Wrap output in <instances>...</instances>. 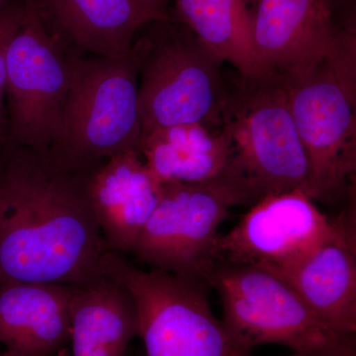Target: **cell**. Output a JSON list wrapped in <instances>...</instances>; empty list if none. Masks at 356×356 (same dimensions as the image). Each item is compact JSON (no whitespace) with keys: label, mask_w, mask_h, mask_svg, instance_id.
Instances as JSON below:
<instances>
[{"label":"cell","mask_w":356,"mask_h":356,"mask_svg":"<svg viewBox=\"0 0 356 356\" xmlns=\"http://www.w3.org/2000/svg\"><path fill=\"white\" fill-rule=\"evenodd\" d=\"M47 33L69 57H130L136 35L161 21L133 0H34Z\"/></svg>","instance_id":"obj_13"},{"label":"cell","mask_w":356,"mask_h":356,"mask_svg":"<svg viewBox=\"0 0 356 356\" xmlns=\"http://www.w3.org/2000/svg\"><path fill=\"white\" fill-rule=\"evenodd\" d=\"M344 0H259L254 44L261 72L287 74L325 60L341 35L355 26Z\"/></svg>","instance_id":"obj_11"},{"label":"cell","mask_w":356,"mask_h":356,"mask_svg":"<svg viewBox=\"0 0 356 356\" xmlns=\"http://www.w3.org/2000/svg\"><path fill=\"white\" fill-rule=\"evenodd\" d=\"M1 1H2V0H0V2H1Z\"/></svg>","instance_id":"obj_24"},{"label":"cell","mask_w":356,"mask_h":356,"mask_svg":"<svg viewBox=\"0 0 356 356\" xmlns=\"http://www.w3.org/2000/svg\"><path fill=\"white\" fill-rule=\"evenodd\" d=\"M145 10L153 13L161 21H172L173 18L170 15L168 3L170 0H133Z\"/></svg>","instance_id":"obj_21"},{"label":"cell","mask_w":356,"mask_h":356,"mask_svg":"<svg viewBox=\"0 0 356 356\" xmlns=\"http://www.w3.org/2000/svg\"><path fill=\"white\" fill-rule=\"evenodd\" d=\"M102 269L132 295L147 356H252L213 313L205 283L140 269L114 252Z\"/></svg>","instance_id":"obj_6"},{"label":"cell","mask_w":356,"mask_h":356,"mask_svg":"<svg viewBox=\"0 0 356 356\" xmlns=\"http://www.w3.org/2000/svg\"><path fill=\"white\" fill-rule=\"evenodd\" d=\"M304 356H356V334H339L311 353Z\"/></svg>","instance_id":"obj_20"},{"label":"cell","mask_w":356,"mask_h":356,"mask_svg":"<svg viewBox=\"0 0 356 356\" xmlns=\"http://www.w3.org/2000/svg\"><path fill=\"white\" fill-rule=\"evenodd\" d=\"M84 184L109 252H131L156 209L161 187L139 152H126L88 168Z\"/></svg>","instance_id":"obj_14"},{"label":"cell","mask_w":356,"mask_h":356,"mask_svg":"<svg viewBox=\"0 0 356 356\" xmlns=\"http://www.w3.org/2000/svg\"><path fill=\"white\" fill-rule=\"evenodd\" d=\"M170 15L189 28L210 50L238 74H259L254 44L259 0H175Z\"/></svg>","instance_id":"obj_18"},{"label":"cell","mask_w":356,"mask_h":356,"mask_svg":"<svg viewBox=\"0 0 356 356\" xmlns=\"http://www.w3.org/2000/svg\"><path fill=\"white\" fill-rule=\"evenodd\" d=\"M3 142H6V136L2 135V134L0 133V144Z\"/></svg>","instance_id":"obj_22"},{"label":"cell","mask_w":356,"mask_h":356,"mask_svg":"<svg viewBox=\"0 0 356 356\" xmlns=\"http://www.w3.org/2000/svg\"><path fill=\"white\" fill-rule=\"evenodd\" d=\"M70 88L60 136L44 154L67 172L138 151L142 123L135 60L70 57Z\"/></svg>","instance_id":"obj_5"},{"label":"cell","mask_w":356,"mask_h":356,"mask_svg":"<svg viewBox=\"0 0 356 356\" xmlns=\"http://www.w3.org/2000/svg\"><path fill=\"white\" fill-rule=\"evenodd\" d=\"M84 177L30 147L0 144V282L81 286L102 275L109 250Z\"/></svg>","instance_id":"obj_1"},{"label":"cell","mask_w":356,"mask_h":356,"mask_svg":"<svg viewBox=\"0 0 356 356\" xmlns=\"http://www.w3.org/2000/svg\"><path fill=\"white\" fill-rule=\"evenodd\" d=\"M143 28L132 46L142 135L192 123L220 130L227 96L224 62L177 21H153Z\"/></svg>","instance_id":"obj_4"},{"label":"cell","mask_w":356,"mask_h":356,"mask_svg":"<svg viewBox=\"0 0 356 356\" xmlns=\"http://www.w3.org/2000/svg\"><path fill=\"white\" fill-rule=\"evenodd\" d=\"M74 286L0 282L2 356H55L70 339V297Z\"/></svg>","instance_id":"obj_15"},{"label":"cell","mask_w":356,"mask_h":356,"mask_svg":"<svg viewBox=\"0 0 356 356\" xmlns=\"http://www.w3.org/2000/svg\"><path fill=\"white\" fill-rule=\"evenodd\" d=\"M344 214L331 219L302 191L274 194L250 206L245 216L217 243L219 261L280 266L336 235Z\"/></svg>","instance_id":"obj_10"},{"label":"cell","mask_w":356,"mask_h":356,"mask_svg":"<svg viewBox=\"0 0 356 356\" xmlns=\"http://www.w3.org/2000/svg\"><path fill=\"white\" fill-rule=\"evenodd\" d=\"M308 159L306 194L313 201L355 199L356 33H346L325 60L280 74Z\"/></svg>","instance_id":"obj_2"},{"label":"cell","mask_w":356,"mask_h":356,"mask_svg":"<svg viewBox=\"0 0 356 356\" xmlns=\"http://www.w3.org/2000/svg\"><path fill=\"white\" fill-rule=\"evenodd\" d=\"M24 10L6 57V144L46 154L62 128L70 57L47 33L34 0Z\"/></svg>","instance_id":"obj_8"},{"label":"cell","mask_w":356,"mask_h":356,"mask_svg":"<svg viewBox=\"0 0 356 356\" xmlns=\"http://www.w3.org/2000/svg\"><path fill=\"white\" fill-rule=\"evenodd\" d=\"M138 152L159 184H201L222 177L229 147L221 130L192 123L140 136Z\"/></svg>","instance_id":"obj_17"},{"label":"cell","mask_w":356,"mask_h":356,"mask_svg":"<svg viewBox=\"0 0 356 356\" xmlns=\"http://www.w3.org/2000/svg\"><path fill=\"white\" fill-rule=\"evenodd\" d=\"M290 356H304V355L303 353H293V355Z\"/></svg>","instance_id":"obj_23"},{"label":"cell","mask_w":356,"mask_h":356,"mask_svg":"<svg viewBox=\"0 0 356 356\" xmlns=\"http://www.w3.org/2000/svg\"><path fill=\"white\" fill-rule=\"evenodd\" d=\"M70 312L72 356H124L139 336L132 295L108 274L74 286Z\"/></svg>","instance_id":"obj_16"},{"label":"cell","mask_w":356,"mask_h":356,"mask_svg":"<svg viewBox=\"0 0 356 356\" xmlns=\"http://www.w3.org/2000/svg\"><path fill=\"white\" fill-rule=\"evenodd\" d=\"M220 130L229 147L226 173L248 191L252 205L274 194L306 193L308 159L277 72L238 74L227 86Z\"/></svg>","instance_id":"obj_3"},{"label":"cell","mask_w":356,"mask_h":356,"mask_svg":"<svg viewBox=\"0 0 356 356\" xmlns=\"http://www.w3.org/2000/svg\"><path fill=\"white\" fill-rule=\"evenodd\" d=\"M208 284L221 298L222 322L248 350L273 343L308 353L339 334L282 278L261 267L219 261Z\"/></svg>","instance_id":"obj_9"},{"label":"cell","mask_w":356,"mask_h":356,"mask_svg":"<svg viewBox=\"0 0 356 356\" xmlns=\"http://www.w3.org/2000/svg\"><path fill=\"white\" fill-rule=\"evenodd\" d=\"M23 0L0 2V133L6 137V57L9 44L23 17Z\"/></svg>","instance_id":"obj_19"},{"label":"cell","mask_w":356,"mask_h":356,"mask_svg":"<svg viewBox=\"0 0 356 356\" xmlns=\"http://www.w3.org/2000/svg\"><path fill=\"white\" fill-rule=\"evenodd\" d=\"M355 234V206L350 205L336 235L296 259L266 269L288 283L339 334H356Z\"/></svg>","instance_id":"obj_12"},{"label":"cell","mask_w":356,"mask_h":356,"mask_svg":"<svg viewBox=\"0 0 356 356\" xmlns=\"http://www.w3.org/2000/svg\"><path fill=\"white\" fill-rule=\"evenodd\" d=\"M252 205L247 191L227 173L201 184H163L131 252L151 268L209 286L220 226L234 207Z\"/></svg>","instance_id":"obj_7"}]
</instances>
